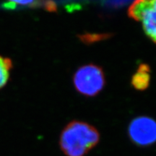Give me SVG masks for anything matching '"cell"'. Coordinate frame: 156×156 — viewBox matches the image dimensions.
Listing matches in <instances>:
<instances>
[{
    "instance_id": "6da1fadb",
    "label": "cell",
    "mask_w": 156,
    "mask_h": 156,
    "mask_svg": "<svg viewBox=\"0 0 156 156\" xmlns=\"http://www.w3.org/2000/svg\"><path fill=\"white\" fill-rule=\"evenodd\" d=\"M100 134L94 126L79 121L69 123L62 130L59 145L67 156H85L95 147Z\"/></svg>"
},
{
    "instance_id": "52a82bcc",
    "label": "cell",
    "mask_w": 156,
    "mask_h": 156,
    "mask_svg": "<svg viewBox=\"0 0 156 156\" xmlns=\"http://www.w3.org/2000/svg\"><path fill=\"white\" fill-rule=\"evenodd\" d=\"M38 0H7L5 4V7L7 8H15L16 6H30L34 5Z\"/></svg>"
},
{
    "instance_id": "8992f818",
    "label": "cell",
    "mask_w": 156,
    "mask_h": 156,
    "mask_svg": "<svg viewBox=\"0 0 156 156\" xmlns=\"http://www.w3.org/2000/svg\"><path fill=\"white\" fill-rule=\"evenodd\" d=\"M12 68L10 58L0 56V89L7 84L9 77V71Z\"/></svg>"
},
{
    "instance_id": "277c9868",
    "label": "cell",
    "mask_w": 156,
    "mask_h": 156,
    "mask_svg": "<svg viewBox=\"0 0 156 156\" xmlns=\"http://www.w3.org/2000/svg\"><path fill=\"white\" fill-rule=\"evenodd\" d=\"M128 134L134 145H153L156 142V121L148 116L136 117L129 125Z\"/></svg>"
},
{
    "instance_id": "5b68a950",
    "label": "cell",
    "mask_w": 156,
    "mask_h": 156,
    "mask_svg": "<svg viewBox=\"0 0 156 156\" xmlns=\"http://www.w3.org/2000/svg\"><path fill=\"white\" fill-rule=\"evenodd\" d=\"M151 69L147 64H140L136 73L132 77V85L138 90H144L150 85Z\"/></svg>"
},
{
    "instance_id": "3957f363",
    "label": "cell",
    "mask_w": 156,
    "mask_h": 156,
    "mask_svg": "<svg viewBox=\"0 0 156 156\" xmlns=\"http://www.w3.org/2000/svg\"><path fill=\"white\" fill-rule=\"evenodd\" d=\"M128 15L142 23L145 34L156 44V0H135L128 9Z\"/></svg>"
},
{
    "instance_id": "7a4b0ae2",
    "label": "cell",
    "mask_w": 156,
    "mask_h": 156,
    "mask_svg": "<svg viewBox=\"0 0 156 156\" xmlns=\"http://www.w3.org/2000/svg\"><path fill=\"white\" fill-rule=\"evenodd\" d=\"M73 83L78 93L85 96L93 97L104 87V73L103 69L95 64L82 66L74 75Z\"/></svg>"
}]
</instances>
